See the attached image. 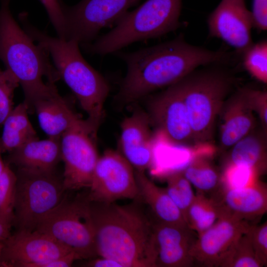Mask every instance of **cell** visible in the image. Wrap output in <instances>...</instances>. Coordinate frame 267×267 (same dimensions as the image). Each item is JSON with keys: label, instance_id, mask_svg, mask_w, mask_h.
I'll return each mask as SVG.
<instances>
[{"label": "cell", "instance_id": "6da1fadb", "mask_svg": "<svg viewBox=\"0 0 267 267\" xmlns=\"http://www.w3.org/2000/svg\"><path fill=\"white\" fill-rule=\"evenodd\" d=\"M124 61L127 72L115 99L135 102L154 91L179 82L201 65L226 63L230 52L214 51L187 43L182 36L134 52L114 53Z\"/></svg>", "mask_w": 267, "mask_h": 267}, {"label": "cell", "instance_id": "7a4b0ae2", "mask_svg": "<svg viewBox=\"0 0 267 267\" xmlns=\"http://www.w3.org/2000/svg\"><path fill=\"white\" fill-rule=\"evenodd\" d=\"M89 204L97 256L124 267H156L153 223L137 204Z\"/></svg>", "mask_w": 267, "mask_h": 267}, {"label": "cell", "instance_id": "3957f363", "mask_svg": "<svg viewBox=\"0 0 267 267\" xmlns=\"http://www.w3.org/2000/svg\"><path fill=\"white\" fill-rule=\"evenodd\" d=\"M20 22L32 40L47 49L60 78L87 113L86 120L97 136L104 103L110 91L107 81L85 60L77 41L52 37L33 26L28 17L23 18Z\"/></svg>", "mask_w": 267, "mask_h": 267}, {"label": "cell", "instance_id": "277c9868", "mask_svg": "<svg viewBox=\"0 0 267 267\" xmlns=\"http://www.w3.org/2000/svg\"><path fill=\"white\" fill-rule=\"evenodd\" d=\"M10 0H0V59L17 79L28 109L32 101L56 88L60 78L47 49L22 29L10 9Z\"/></svg>", "mask_w": 267, "mask_h": 267}, {"label": "cell", "instance_id": "5b68a950", "mask_svg": "<svg viewBox=\"0 0 267 267\" xmlns=\"http://www.w3.org/2000/svg\"><path fill=\"white\" fill-rule=\"evenodd\" d=\"M181 9V0H146L125 13L111 31L82 45L89 53L106 55L135 42L161 37L179 28Z\"/></svg>", "mask_w": 267, "mask_h": 267}, {"label": "cell", "instance_id": "8992f818", "mask_svg": "<svg viewBox=\"0 0 267 267\" xmlns=\"http://www.w3.org/2000/svg\"><path fill=\"white\" fill-rule=\"evenodd\" d=\"M223 69L193 71L177 82L187 112L195 144L210 141L216 121L233 84Z\"/></svg>", "mask_w": 267, "mask_h": 267}, {"label": "cell", "instance_id": "52a82bcc", "mask_svg": "<svg viewBox=\"0 0 267 267\" xmlns=\"http://www.w3.org/2000/svg\"><path fill=\"white\" fill-rule=\"evenodd\" d=\"M13 225L16 230L32 232L44 216L65 195L62 178L54 171L17 168Z\"/></svg>", "mask_w": 267, "mask_h": 267}, {"label": "cell", "instance_id": "ba28073f", "mask_svg": "<svg viewBox=\"0 0 267 267\" xmlns=\"http://www.w3.org/2000/svg\"><path fill=\"white\" fill-rule=\"evenodd\" d=\"M74 251L80 259L97 256L94 230L87 194L61 201L46 214L36 230Z\"/></svg>", "mask_w": 267, "mask_h": 267}, {"label": "cell", "instance_id": "9c48e42d", "mask_svg": "<svg viewBox=\"0 0 267 267\" xmlns=\"http://www.w3.org/2000/svg\"><path fill=\"white\" fill-rule=\"evenodd\" d=\"M140 0H82L68 6L63 4L66 40L79 44L94 41L100 31L116 22Z\"/></svg>", "mask_w": 267, "mask_h": 267}, {"label": "cell", "instance_id": "30bf717a", "mask_svg": "<svg viewBox=\"0 0 267 267\" xmlns=\"http://www.w3.org/2000/svg\"><path fill=\"white\" fill-rule=\"evenodd\" d=\"M89 192L90 201L110 203L120 199L138 200L134 169L120 152L105 150L97 162Z\"/></svg>", "mask_w": 267, "mask_h": 267}, {"label": "cell", "instance_id": "8fae6325", "mask_svg": "<svg viewBox=\"0 0 267 267\" xmlns=\"http://www.w3.org/2000/svg\"><path fill=\"white\" fill-rule=\"evenodd\" d=\"M91 131L74 128L60 138L61 160L64 164V188L66 191L89 188L99 159Z\"/></svg>", "mask_w": 267, "mask_h": 267}, {"label": "cell", "instance_id": "7c38bea8", "mask_svg": "<svg viewBox=\"0 0 267 267\" xmlns=\"http://www.w3.org/2000/svg\"><path fill=\"white\" fill-rule=\"evenodd\" d=\"M74 251L38 231L16 230L3 241L1 267H36Z\"/></svg>", "mask_w": 267, "mask_h": 267}, {"label": "cell", "instance_id": "4fadbf2b", "mask_svg": "<svg viewBox=\"0 0 267 267\" xmlns=\"http://www.w3.org/2000/svg\"><path fill=\"white\" fill-rule=\"evenodd\" d=\"M148 105L151 125L170 143H194L186 108L177 83L152 96Z\"/></svg>", "mask_w": 267, "mask_h": 267}, {"label": "cell", "instance_id": "5bb4252c", "mask_svg": "<svg viewBox=\"0 0 267 267\" xmlns=\"http://www.w3.org/2000/svg\"><path fill=\"white\" fill-rule=\"evenodd\" d=\"M250 225L246 220L223 208L222 213L217 221L198 235L193 243L190 254L194 263L205 267H218L226 252Z\"/></svg>", "mask_w": 267, "mask_h": 267}, {"label": "cell", "instance_id": "9a60e30c", "mask_svg": "<svg viewBox=\"0 0 267 267\" xmlns=\"http://www.w3.org/2000/svg\"><path fill=\"white\" fill-rule=\"evenodd\" d=\"M209 35L243 53L253 43L251 11L245 0H222L208 19Z\"/></svg>", "mask_w": 267, "mask_h": 267}, {"label": "cell", "instance_id": "2e32d148", "mask_svg": "<svg viewBox=\"0 0 267 267\" xmlns=\"http://www.w3.org/2000/svg\"><path fill=\"white\" fill-rule=\"evenodd\" d=\"M146 112L134 110L121 124L122 155L135 170L145 172L153 160L154 141Z\"/></svg>", "mask_w": 267, "mask_h": 267}, {"label": "cell", "instance_id": "e0dca14e", "mask_svg": "<svg viewBox=\"0 0 267 267\" xmlns=\"http://www.w3.org/2000/svg\"><path fill=\"white\" fill-rule=\"evenodd\" d=\"M28 110L37 113L41 128L50 138H60L74 128L88 129L96 138L86 119L83 120L74 111L57 88L35 99Z\"/></svg>", "mask_w": 267, "mask_h": 267}, {"label": "cell", "instance_id": "ac0fdd59", "mask_svg": "<svg viewBox=\"0 0 267 267\" xmlns=\"http://www.w3.org/2000/svg\"><path fill=\"white\" fill-rule=\"evenodd\" d=\"M153 231L156 267H190L194 265L190 254L196 239L192 230L187 226L156 222L153 223Z\"/></svg>", "mask_w": 267, "mask_h": 267}, {"label": "cell", "instance_id": "d6986e66", "mask_svg": "<svg viewBox=\"0 0 267 267\" xmlns=\"http://www.w3.org/2000/svg\"><path fill=\"white\" fill-rule=\"evenodd\" d=\"M254 113L243 89L224 101L220 114L222 115L220 143L222 150L230 148L255 129Z\"/></svg>", "mask_w": 267, "mask_h": 267}, {"label": "cell", "instance_id": "ffe728a7", "mask_svg": "<svg viewBox=\"0 0 267 267\" xmlns=\"http://www.w3.org/2000/svg\"><path fill=\"white\" fill-rule=\"evenodd\" d=\"M60 138L31 140L9 152L5 163L17 168L54 171L61 160Z\"/></svg>", "mask_w": 267, "mask_h": 267}, {"label": "cell", "instance_id": "44dd1931", "mask_svg": "<svg viewBox=\"0 0 267 267\" xmlns=\"http://www.w3.org/2000/svg\"><path fill=\"white\" fill-rule=\"evenodd\" d=\"M220 202L228 213L243 220H252L267 213V186L259 180L245 187L224 188Z\"/></svg>", "mask_w": 267, "mask_h": 267}, {"label": "cell", "instance_id": "7402d4cb", "mask_svg": "<svg viewBox=\"0 0 267 267\" xmlns=\"http://www.w3.org/2000/svg\"><path fill=\"white\" fill-rule=\"evenodd\" d=\"M134 173L138 189V200H141L150 207L157 222L187 226L182 214L165 188L156 185L147 177L145 172L134 170Z\"/></svg>", "mask_w": 267, "mask_h": 267}, {"label": "cell", "instance_id": "603a6c76", "mask_svg": "<svg viewBox=\"0 0 267 267\" xmlns=\"http://www.w3.org/2000/svg\"><path fill=\"white\" fill-rule=\"evenodd\" d=\"M266 135L263 129H255L230 148L224 165L244 166L253 169L260 176L265 174L267 169Z\"/></svg>", "mask_w": 267, "mask_h": 267}, {"label": "cell", "instance_id": "cb8c5ba5", "mask_svg": "<svg viewBox=\"0 0 267 267\" xmlns=\"http://www.w3.org/2000/svg\"><path fill=\"white\" fill-rule=\"evenodd\" d=\"M28 108L23 102L14 107L5 120L0 145L3 153L10 152L24 144L39 138L28 116Z\"/></svg>", "mask_w": 267, "mask_h": 267}, {"label": "cell", "instance_id": "d4e9b609", "mask_svg": "<svg viewBox=\"0 0 267 267\" xmlns=\"http://www.w3.org/2000/svg\"><path fill=\"white\" fill-rule=\"evenodd\" d=\"M182 171L200 193L213 191L221 185V173L206 156H195Z\"/></svg>", "mask_w": 267, "mask_h": 267}, {"label": "cell", "instance_id": "484cf974", "mask_svg": "<svg viewBox=\"0 0 267 267\" xmlns=\"http://www.w3.org/2000/svg\"><path fill=\"white\" fill-rule=\"evenodd\" d=\"M222 212L220 202L199 193L188 209L185 222L188 227L199 235L214 224Z\"/></svg>", "mask_w": 267, "mask_h": 267}, {"label": "cell", "instance_id": "4316f807", "mask_svg": "<svg viewBox=\"0 0 267 267\" xmlns=\"http://www.w3.org/2000/svg\"><path fill=\"white\" fill-rule=\"evenodd\" d=\"M247 232L231 247L220 261L218 267H263L255 254Z\"/></svg>", "mask_w": 267, "mask_h": 267}, {"label": "cell", "instance_id": "83f0119b", "mask_svg": "<svg viewBox=\"0 0 267 267\" xmlns=\"http://www.w3.org/2000/svg\"><path fill=\"white\" fill-rule=\"evenodd\" d=\"M166 180L165 189L185 221L188 209L195 197L191 183L184 177L182 170L170 172Z\"/></svg>", "mask_w": 267, "mask_h": 267}, {"label": "cell", "instance_id": "f1b7e54d", "mask_svg": "<svg viewBox=\"0 0 267 267\" xmlns=\"http://www.w3.org/2000/svg\"><path fill=\"white\" fill-rule=\"evenodd\" d=\"M245 69L257 80L267 83V42L262 41L253 44L243 52Z\"/></svg>", "mask_w": 267, "mask_h": 267}, {"label": "cell", "instance_id": "f546056e", "mask_svg": "<svg viewBox=\"0 0 267 267\" xmlns=\"http://www.w3.org/2000/svg\"><path fill=\"white\" fill-rule=\"evenodd\" d=\"M16 180L15 173L6 163L5 168L0 176V218L12 226Z\"/></svg>", "mask_w": 267, "mask_h": 267}, {"label": "cell", "instance_id": "4dcf8cb0", "mask_svg": "<svg viewBox=\"0 0 267 267\" xmlns=\"http://www.w3.org/2000/svg\"><path fill=\"white\" fill-rule=\"evenodd\" d=\"M260 176L255 170L244 166L224 165L221 185L223 189L245 187L258 181Z\"/></svg>", "mask_w": 267, "mask_h": 267}, {"label": "cell", "instance_id": "1f68e13d", "mask_svg": "<svg viewBox=\"0 0 267 267\" xmlns=\"http://www.w3.org/2000/svg\"><path fill=\"white\" fill-rule=\"evenodd\" d=\"M19 85L17 79L9 70L0 69V128L14 108V92Z\"/></svg>", "mask_w": 267, "mask_h": 267}, {"label": "cell", "instance_id": "d6a6232c", "mask_svg": "<svg viewBox=\"0 0 267 267\" xmlns=\"http://www.w3.org/2000/svg\"><path fill=\"white\" fill-rule=\"evenodd\" d=\"M247 233L255 254L263 266L267 265V222L250 225Z\"/></svg>", "mask_w": 267, "mask_h": 267}, {"label": "cell", "instance_id": "836d02e7", "mask_svg": "<svg viewBox=\"0 0 267 267\" xmlns=\"http://www.w3.org/2000/svg\"><path fill=\"white\" fill-rule=\"evenodd\" d=\"M249 105L258 114L263 130L267 131V92L265 90L243 89Z\"/></svg>", "mask_w": 267, "mask_h": 267}, {"label": "cell", "instance_id": "e575fe53", "mask_svg": "<svg viewBox=\"0 0 267 267\" xmlns=\"http://www.w3.org/2000/svg\"><path fill=\"white\" fill-rule=\"evenodd\" d=\"M44 7L58 37L66 39L65 23L61 0H39Z\"/></svg>", "mask_w": 267, "mask_h": 267}, {"label": "cell", "instance_id": "d590c367", "mask_svg": "<svg viewBox=\"0 0 267 267\" xmlns=\"http://www.w3.org/2000/svg\"><path fill=\"white\" fill-rule=\"evenodd\" d=\"M253 27L261 31L267 29V0H253L251 11Z\"/></svg>", "mask_w": 267, "mask_h": 267}, {"label": "cell", "instance_id": "8d00e7d4", "mask_svg": "<svg viewBox=\"0 0 267 267\" xmlns=\"http://www.w3.org/2000/svg\"><path fill=\"white\" fill-rule=\"evenodd\" d=\"M79 259H81L79 256L75 251H71L57 259L40 264L36 267H69L75 261Z\"/></svg>", "mask_w": 267, "mask_h": 267}, {"label": "cell", "instance_id": "74e56055", "mask_svg": "<svg viewBox=\"0 0 267 267\" xmlns=\"http://www.w3.org/2000/svg\"><path fill=\"white\" fill-rule=\"evenodd\" d=\"M85 265L90 267H124L121 263L113 259L101 257L92 259Z\"/></svg>", "mask_w": 267, "mask_h": 267}, {"label": "cell", "instance_id": "f35d334b", "mask_svg": "<svg viewBox=\"0 0 267 267\" xmlns=\"http://www.w3.org/2000/svg\"><path fill=\"white\" fill-rule=\"evenodd\" d=\"M12 224L0 218V241H4L11 234Z\"/></svg>", "mask_w": 267, "mask_h": 267}, {"label": "cell", "instance_id": "ab89813d", "mask_svg": "<svg viewBox=\"0 0 267 267\" xmlns=\"http://www.w3.org/2000/svg\"><path fill=\"white\" fill-rule=\"evenodd\" d=\"M2 151L0 147V176L3 172L5 166H6V163L4 162L2 158L1 154L2 153Z\"/></svg>", "mask_w": 267, "mask_h": 267}, {"label": "cell", "instance_id": "60d3db41", "mask_svg": "<svg viewBox=\"0 0 267 267\" xmlns=\"http://www.w3.org/2000/svg\"><path fill=\"white\" fill-rule=\"evenodd\" d=\"M3 247V241H0V260H1L2 253Z\"/></svg>", "mask_w": 267, "mask_h": 267}]
</instances>
